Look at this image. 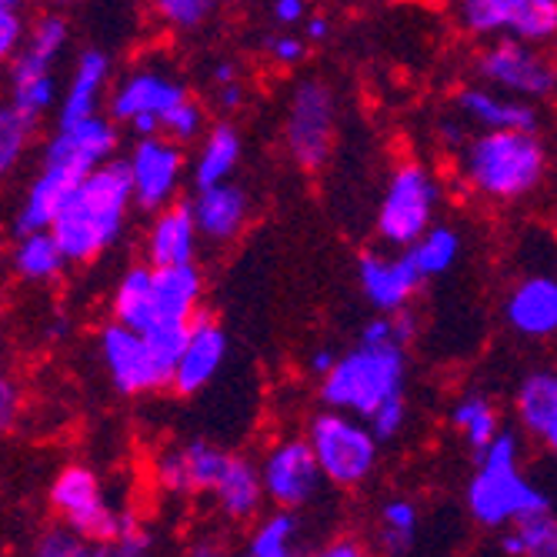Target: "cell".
I'll list each match as a JSON object with an SVG mask.
<instances>
[{"mask_svg": "<svg viewBox=\"0 0 557 557\" xmlns=\"http://www.w3.org/2000/svg\"><path fill=\"white\" fill-rule=\"evenodd\" d=\"M314 557H368V550L358 544V541H334V544H327L324 550H318Z\"/></svg>", "mask_w": 557, "mask_h": 557, "instance_id": "cell-48", "label": "cell"}, {"mask_svg": "<svg viewBox=\"0 0 557 557\" xmlns=\"http://www.w3.org/2000/svg\"><path fill=\"white\" fill-rule=\"evenodd\" d=\"M461 184L487 205H515L547 177V147L537 131H478L454 150Z\"/></svg>", "mask_w": 557, "mask_h": 557, "instance_id": "cell-1", "label": "cell"}, {"mask_svg": "<svg viewBox=\"0 0 557 557\" xmlns=\"http://www.w3.org/2000/svg\"><path fill=\"white\" fill-rule=\"evenodd\" d=\"M408 258L414 261V268L424 274V281L447 274L461 258V234L454 227L434 224L428 234H421V240H414L408 247Z\"/></svg>", "mask_w": 557, "mask_h": 557, "instance_id": "cell-32", "label": "cell"}, {"mask_svg": "<svg viewBox=\"0 0 557 557\" xmlns=\"http://www.w3.org/2000/svg\"><path fill=\"white\" fill-rule=\"evenodd\" d=\"M124 164L131 174L137 211L158 214L177 200V190H181V181L187 171V158H184L181 140H174L168 134L134 137Z\"/></svg>", "mask_w": 557, "mask_h": 557, "instance_id": "cell-11", "label": "cell"}, {"mask_svg": "<svg viewBox=\"0 0 557 557\" xmlns=\"http://www.w3.org/2000/svg\"><path fill=\"white\" fill-rule=\"evenodd\" d=\"M458 24L481 40L521 37L547 47L557 40V0H458Z\"/></svg>", "mask_w": 557, "mask_h": 557, "instance_id": "cell-10", "label": "cell"}, {"mask_svg": "<svg viewBox=\"0 0 557 557\" xmlns=\"http://www.w3.org/2000/svg\"><path fill=\"white\" fill-rule=\"evenodd\" d=\"M454 111L481 131H537L541 114L534 100L504 94L491 84H468L454 94Z\"/></svg>", "mask_w": 557, "mask_h": 557, "instance_id": "cell-18", "label": "cell"}, {"mask_svg": "<svg viewBox=\"0 0 557 557\" xmlns=\"http://www.w3.org/2000/svg\"><path fill=\"white\" fill-rule=\"evenodd\" d=\"M240 158H244L240 131H237L234 124H227V121L211 124L208 134L200 137L197 158H194V164H190L194 190H197V187H214V184L234 181V174H237V168H240Z\"/></svg>", "mask_w": 557, "mask_h": 557, "instance_id": "cell-27", "label": "cell"}, {"mask_svg": "<svg viewBox=\"0 0 557 557\" xmlns=\"http://www.w3.org/2000/svg\"><path fill=\"white\" fill-rule=\"evenodd\" d=\"M11 264L24 284H54L71 261L54 231H30V234H17Z\"/></svg>", "mask_w": 557, "mask_h": 557, "instance_id": "cell-28", "label": "cell"}, {"mask_svg": "<svg viewBox=\"0 0 557 557\" xmlns=\"http://www.w3.org/2000/svg\"><path fill=\"white\" fill-rule=\"evenodd\" d=\"M504 318L524 337L557 334V277L524 274L504 297Z\"/></svg>", "mask_w": 557, "mask_h": 557, "instance_id": "cell-22", "label": "cell"}, {"mask_svg": "<svg viewBox=\"0 0 557 557\" xmlns=\"http://www.w3.org/2000/svg\"><path fill=\"white\" fill-rule=\"evenodd\" d=\"M190 557H224L214 544H197L194 550H190Z\"/></svg>", "mask_w": 557, "mask_h": 557, "instance_id": "cell-53", "label": "cell"}, {"mask_svg": "<svg viewBox=\"0 0 557 557\" xmlns=\"http://www.w3.org/2000/svg\"><path fill=\"white\" fill-rule=\"evenodd\" d=\"M111 311L117 324H127L134 331H150L158 311H154V264H131L111 297Z\"/></svg>", "mask_w": 557, "mask_h": 557, "instance_id": "cell-29", "label": "cell"}, {"mask_svg": "<svg viewBox=\"0 0 557 557\" xmlns=\"http://www.w3.org/2000/svg\"><path fill=\"white\" fill-rule=\"evenodd\" d=\"M154 324H194V318L205 311V274L197 261L154 268Z\"/></svg>", "mask_w": 557, "mask_h": 557, "instance_id": "cell-25", "label": "cell"}, {"mask_svg": "<svg viewBox=\"0 0 557 557\" xmlns=\"http://www.w3.org/2000/svg\"><path fill=\"white\" fill-rule=\"evenodd\" d=\"M414 528H418V511L411 508V504L408 500H391L384 508V534H381L384 550L391 557H400L414 541Z\"/></svg>", "mask_w": 557, "mask_h": 557, "instance_id": "cell-38", "label": "cell"}, {"mask_svg": "<svg viewBox=\"0 0 557 557\" xmlns=\"http://www.w3.org/2000/svg\"><path fill=\"white\" fill-rule=\"evenodd\" d=\"M111 84V54L100 47L81 50V58L71 71V81L61 94L58 104V124H81L94 114H100V97Z\"/></svg>", "mask_w": 557, "mask_h": 557, "instance_id": "cell-23", "label": "cell"}, {"mask_svg": "<svg viewBox=\"0 0 557 557\" xmlns=\"http://www.w3.org/2000/svg\"><path fill=\"white\" fill-rule=\"evenodd\" d=\"M164 134L174 137V140H181V144L205 137V134H208V111H205V104H200V100L190 94V97L184 100V104L168 117Z\"/></svg>", "mask_w": 557, "mask_h": 557, "instance_id": "cell-40", "label": "cell"}, {"mask_svg": "<svg viewBox=\"0 0 557 557\" xmlns=\"http://www.w3.org/2000/svg\"><path fill=\"white\" fill-rule=\"evenodd\" d=\"M337 137V97L327 81L308 77L290 90L284 114V147L300 171H324Z\"/></svg>", "mask_w": 557, "mask_h": 557, "instance_id": "cell-6", "label": "cell"}, {"mask_svg": "<svg viewBox=\"0 0 557 557\" xmlns=\"http://www.w3.org/2000/svg\"><path fill=\"white\" fill-rule=\"evenodd\" d=\"M515 531L521 534V557H557V521L547 518V511L518 521Z\"/></svg>", "mask_w": 557, "mask_h": 557, "instance_id": "cell-39", "label": "cell"}, {"mask_svg": "<svg viewBox=\"0 0 557 557\" xmlns=\"http://www.w3.org/2000/svg\"><path fill=\"white\" fill-rule=\"evenodd\" d=\"M234 81H240V77H237V64L221 61V64L211 67V84H214V87H224V84H234Z\"/></svg>", "mask_w": 557, "mask_h": 557, "instance_id": "cell-52", "label": "cell"}, {"mask_svg": "<svg viewBox=\"0 0 557 557\" xmlns=\"http://www.w3.org/2000/svg\"><path fill=\"white\" fill-rule=\"evenodd\" d=\"M37 124L27 121L24 114H17L11 104H4L0 111V171L4 174H14V168L24 161L30 140L37 137Z\"/></svg>", "mask_w": 557, "mask_h": 557, "instance_id": "cell-35", "label": "cell"}, {"mask_svg": "<svg viewBox=\"0 0 557 557\" xmlns=\"http://www.w3.org/2000/svg\"><path fill=\"white\" fill-rule=\"evenodd\" d=\"M481 84H491L521 100H547L557 90V64L544 44L521 37H491L474 58Z\"/></svg>", "mask_w": 557, "mask_h": 557, "instance_id": "cell-8", "label": "cell"}, {"mask_svg": "<svg viewBox=\"0 0 557 557\" xmlns=\"http://www.w3.org/2000/svg\"><path fill=\"white\" fill-rule=\"evenodd\" d=\"M404 374L408 358L400 344H354L341 354L334 371L321 377V400L327 408L350 411L358 418H371L381 404L394 394H404Z\"/></svg>", "mask_w": 557, "mask_h": 557, "instance_id": "cell-3", "label": "cell"}, {"mask_svg": "<svg viewBox=\"0 0 557 557\" xmlns=\"http://www.w3.org/2000/svg\"><path fill=\"white\" fill-rule=\"evenodd\" d=\"M358 341H361V344H374V347H381V344H400V341H397V331H394V314H377V318H371V321L361 327ZM400 347H404V344H400Z\"/></svg>", "mask_w": 557, "mask_h": 557, "instance_id": "cell-45", "label": "cell"}, {"mask_svg": "<svg viewBox=\"0 0 557 557\" xmlns=\"http://www.w3.org/2000/svg\"><path fill=\"white\" fill-rule=\"evenodd\" d=\"M227 358V334L224 327L218 324V318L211 311H200L190 324V334H187V344H184V354L177 361V371H174V391L190 397L197 391H205L221 364Z\"/></svg>", "mask_w": 557, "mask_h": 557, "instance_id": "cell-19", "label": "cell"}, {"mask_svg": "<svg viewBox=\"0 0 557 557\" xmlns=\"http://www.w3.org/2000/svg\"><path fill=\"white\" fill-rule=\"evenodd\" d=\"M261 491H264V474H258V468L250 461L231 454L218 484H214L221 508L231 518H250L258 511V504H261Z\"/></svg>", "mask_w": 557, "mask_h": 557, "instance_id": "cell-31", "label": "cell"}, {"mask_svg": "<svg viewBox=\"0 0 557 557\" xmlns=\"http://www.w3.org/2000/svg\"><path fill=\"white\" fill-rule=\"evenodd\" d=\"M30 0H0V11H27Z\"/></svg>", "mask_w": 557, "mask_h": 557, "instance_id": "cell-54", "label": "cell"}, {"mask_svg": "<svg viewBox=\"0 0 557 557\" xmlns=\"http://www.w3.org/2000/svg\"><path fill=\"white\" fill-rule=\"evenodd\" d=\"M131 208H137L131 174L127 164L114 158L77 184L50 231L71 264H90L121 240Z\"/></svg>", "mask_w": 557, "mask_h": 557, "instance_id": "cell-2", "label": "cell"}, {"mask_svg": "<svg viewBox=\"0 0 557 557\" xmlns=\"http://www.w3.org/2000/svg\"><path fill=\"white\" fill-rule=\"evenodd\" d=\"M255 557H297V521L294 515H274L268 518L255 541H250Z\"/></svg>", "mask_w": 557, "mask_h": 557, "instance_id": "cell-37", "label": "cell"}, {"mask_svg": "<svg viewBox=\"0 0 557 557\" xmlns=\"http://www.w3.org/2000/svg\"><path fill=\"white\" fill-rule=\"evenodd\" d=\"M358 284L377 314H397L411 308V300L424 287V274L414 268L408 250H397V255L364 250L358 258Z\"/></svg>", "mask_w": 557, "mask_h": 557, "instance_id": "cell-14", "label": "cell"}, {"mask_svg": "<svg viewBox=\"0 0 557 557\" xmlns=\"http://www.w3.org/2000/svg\"><path fill=\"white\" fill-rule=\"evenodd\" d=\"M437 200H441V187L421 161L397 164L384 184L377 218H374V231L381 244H387L391 250H408L414 240H421V234L434 227Z\"/></svg>", "mask_w": 557, "mask_h": 557, "instance_id": "cell-5", "label": "cell"}, {"mask_svg": "<svg viewBox=\"0 0 557 557\" xmlns=\"http://www.w3.org/2000/svg\"><path fill=\"white\" fill-rule=\"evenodd\" d=\"M34 557H111V547L104 541H90L81 531L67 528H50L40 534Z\"/></svg>", "mask_w": 557, "mask_h": 557, "instance_id": "cell-36", "label": "cell"}, {"mask_svg": "<svg viewBox=\"0 0 557 557\" xmlns=\"http://www.w3.org/2000/svg\"><path fill=\"white\" fill-rule=\"evenodd\" d=\"M221 0H147L150 14H154L168 30L174 34H194L218 14Z\"/></svg>", "mask_w": 557, "mask_h": 557, "instance_id": "cell-34", "label": "cell"}, {"mask_svg": "<svg viewBox=\"0 0 557 557\" xmlns=\"http://www.w3.org/2000/svg\"><path fill=\"white\" fill-rule=\"evenodd\" d=\"M87 174L71 168V164H58V161H40L34 181L24 190V200L14 218V234H30V231H50L58 221V214L64 211V205L71 200V194L77 190V184Z\"/></svg>", "mask_w": 557, "mask_h": 557, "instance_id": "cell-17", "label": "cell"}, {"mask_svg": "<svg viewBox=\"0 0 557 557\" xmlns=\"http://www.w3.org/2000/svg\"><path fill=\"white\" fill-rule=\"evenodd\" d=\"M247 557H255V554H247Z\"/></svg>", "mask_w": 557, "mask_h": 557, "instance_id": "cell-56", "label": "cell"}, {"mask_svg": "<svg viewBox=\"0 0 557 557\" xmlns=\"http://www.w3.org/2000/svg\"><path fill=\"white\" fill-rule=\"evenodd\" d=\"M147 237H144V261L154 268H174V264H194L200 247V227L194 218L190 200H174L171 208L150 214Z\"/></svg>", "mask_w": 557, "mask_h": 557, "instance_id": "cell-20", "label": "cell"}, {"mask_svg": "<svg viewBox=\"0 0 557 557\" xmlns=\"http://www.w3.org/2000/svg\"><path fill=\"white\" fill-rule=\"evenodd\" d=\"M111 557H150V534L144 528H137V521L131 518L124 534L114 541Z\"/></svg>", "mask_w": 557, "mask_h": 557, "instance_id": "cell-44", "label": "cell"}, {"mask_svg": "<svg viewBox=\"0 0 557 557\" xmlns=\"http://www.w3.org/2000/svg\"><path fill=\"white\" fill-rule=\"evenodd\" d=\"M190 97L187 84L171 74L168 67L144 64L127 71L108 100V114L124 124L134 137H154L164 134L168 117Z\"/></svg>", "mask_w": 557, "mask_h": 557, "instance_id": "cell-7", "label": "cell"}, {"mask_svg": "<svg viewBox=\"0 0 557 557\" xmlns=\"http://www.w3.org/2000/svg\"><path fill=\"white\" fill-rule=\"evenodd\" d=\"M521 424L544 444L557 434V371H534L518 387Z\"/></svg>", "mask_w": 557, "mask_h": 557, "instance_id": "cell-30", "label": "cell"}, {"mask_svg": "<svg viewBox=\"0 0 557 557\" xmlns=\"http://www.w3.org/2000/svg\"><path fill=\"white\" fill-rule=\"evenodd\" d=\"M321 461L311 441H284L277 444L264 461V491L281 508H300L321 487Z\"/></svg>", "mask_w": 557, "mask_h": 557, "instance_id": "cell-16", "label": "cell"}, {"mask_svg": "<svg viewBox=\"0 0 557 557\" xmlns=\"http://www.w3.org/2000/svg\"><path fill=\"white\" fill-rule=\"evenodd\" d=\"M67 40H71V24L58 11H47V14L34 17L24 44L11 58V84L54 74V64L67 50Z\"/></svg>", "mask_w": 557, "mask_h": 557, "instance_id": "cell-24", "label": "cell"}, {"mask_svg": "<svg viewBox=\"0 0 557 557\" xmlns=\"http://www.w3.org/2000/svg\"><path fill=\"white\" fill-rule=\"evenodd\" d=\"M327 34H331V24H327V17H321V14L308 17V24H304V37H308L311 44L327 40Z\"/></svg>", "mask_w": 557, "mask_h": 557, "instance_id": "cell-51", "label": "cell"}, {"mask_svg": "<svg viewBox=\"0 0 557 557\" xmlns=\"http://www.w3.org/2000/svg\"><path fill=\"white\" fill-rule=\"evenodd\" d=\"M231 454L208 441H190L158 461V481L168 491H214Z\"/></svg>", "mask_w": 557, "mask_h": 557, "instance_id": "cell-26", "label": "cell"}, {"mask_svg": "<svg viewBox=\"0 0 557 557\" xmlns=\"http://www.w3.org/2000/svg\"><path fill=\"white\" fill-rule=\"evenodd\" d=\"M190 208L200 227V237L211 244H231L250 221V197L237 181H224L214 187H197Z\"/></svg>", "mask_w": 557, "mask_h": 557, "instance_id": "cell-21", "label": "cell"}, {"mask_svg": "<svg viewBox=\"0 0 557 557\" xmlns=\"http://www.w3.org/2000/svg\"><path fill=\"white\" fill-rule=\"evenodd\" d=\"M308 441L321 461V471L331 484L354 487L361 484L377 461V434L371 424L358 421V414L327 408L314 414L308 428Z\"/></svg>", "mask_w": 557, "mask_h": 557, "instance_id": "cell-9", "label": "cell"}, {"mask_svg": "<svg viewBox=\"0 0 557 557\" xmlns=\"http://www.w3.org/2000/svg\"><path fill=\"white\" fill-rule=\"evenodd\" d=\"M100 358H104L108 374L121 394H144V391L171 387V374L158 361L147 334L134 331L127 324L114 321L100 331Z\"/></svg>", "mask_w": 557, "mask_h": 557, "instance_id": "cell-13", "label": "cell"}, {"mask_svg": "<svg viewBox=\"0 0 557 557\" xmlns=\"http://www.w3.org/2000/svg\"><path fill=\"white\" fill-rule=\"evenodd\" d=\"M271 14L284 30H290L297 24H308V0H274Z\"/></svg>", "mask_w": 557, "mask_h": 557, "instance_id": "cell-46", "label": "cell"}, {"mask_svg": "<svg viewBox=\"0 0 557 557\" xmlns=\"http://www.w3.org/2000/svg\"><path fill=\"white\" fill-rule=\"evenodd\" d=\"M214 97H218V104H221L224 111H237V108H240V100H244V84L234 81V84L214 87Z\"/></svg>", "mask_w": 557, "mask_h": 557, "instance_id": "cell-49", "label": "cell"}, {"mask_svg": "<svg viewBox=\"0 0 557 557\" xmlns=\"http://www.w3.org/2000/svg\"><path fill=\"white\" fill-rule=\"evenodd\" d=\"M471 515L487 524L500 528L508 521H524L547 511V497L518 474V437L497 434L494 444L478 458V474L468 487Z\"/></svg>", "mask_w": 557, "mask_h": 557, "instance_id": "cell-4", "label": "cell"}, {"mask_svg": "<svg viewBox=\"0 0 557 557\" xmlns=\"http://www.w3.org/2000/svg\"><path fill=\"white\" fill-rule=\"evenodd\" d=\"M450 424L465 434V441L471 444V450L478 454V458L494 444V437L500 434L497 431V414L491 408V400L481 397V394H468V397H461L458 404H454Z\"/></svg>", "mask_w": 557, "mask_h": 557, "instance_id": "cell-33", "label": "cell"}, {"mask_svg": "<svg viewBox=\"0 0 557 557\" xmlns=\"http://www.w3.org/2000/svg\"><path fill=\"white\" fill-rule=\"evenodd\" d=\"M334 364H337V354H334L331 347L314 350V354H311V361H308L311 374H318V377H327V374L334 371Z\"/></svg>", "mask_w": 557, "mask_h": 557, "instance_id": "cell-50", "label": "cell"}, {"mask_svg": "<svg viewBox=\"0 0 557 557\" xmlns=\"http://www.w3.org/2000/svg\"><path fill=\"white\" fill-rule=\"evenodd\" d=\"M30 24L24 17V11H0V58L11 61L17 54V47L24 44Z\"/></svg>", "mask_w": 557, "mask_h": 557, "instance_id": "cell-43", "label": "cell"}, {"mask_svg": "<svg viewBox=\"0 0 557 557\" xmlns=\"http://www.w3.org/2000/svg\"><path fill=\"white\" fill-rule=\"evenodd\" d=\"M117 121L111 114H94L81 124H54V134L47 137L40 161L71 164L84 174L97 171L100 164L114 161L117 150Z\"/></svg>", "mask_w": 557, "mask_h": 557, "instance_id": "cell-15", "label": "cell"}, {"mask_svg": "<svg viewBox=\"0 0 557 557\" xmlns=\"http://www.w3.org/2000/svg\"><path fill=\"white\" fill-rule=\"evenodd\" d=\"M50 4H58V8H67V4H77V0H50Z\"/></svg>", "mask_w": 557, "mask_h": 557, "instance_id": "cell-55", "label": "cell"}, {"mask_svg": "<svg viewBox=\"0 0 557 557\" xmlns=\"http://www.w3.org/2000/svg\"><path fill=\"white\" fill-rule=\"evenodd\" d=\"M404 418H408V404H404V394H394V397H387L381 408L368 418V424L377 434V441H391V437L400 434Z\"/></svg>", "mask_w": 557, "mask_h": 557, "instance_id": "cell-41", "label": "cell"}, {"mask_svg": "<svg viewBox=\"0 0 557 557\" xmlns=\"http://www.w3.org/2000/svg\"><path fill=\"white\" fill-rule=\"evenodd\" d=\"M264 50H268V58L277 67H294V64L304 61V54H308V37H297L290 30H281V34L268 37Z\"/></svg>", "mask_w": 557, "mask_h": 557, "instance_id": "cell-42", "label": "cell"}, {"mask_svg": "<svg viewBox=\"0 0 557 557\" xmlns=\"http://www.w3.org/2000/svg\"><path fill=\"white\" fill-rule=\"evenodd\" d=\"M50 504H54L58 515L74 531H81L90 541H104V544L117 541L131 521V515H117L108 508L94 471L77 468V465L58 474L54 487H50Z\"/></svg>", "mask_w": 557, "mask_h": 557, "instance_id": "cell-12", "label": "cell"}, {"mask_svg": "<svg viewBox=\"0 0 557 557\" xmlns=\"http://www.w3.org/2000/svg\"><path fill=\"white\" fill-rule=\"evenodd\" d=\"M17 404H21L17 387H14V381H11V377H4V381H0V424H4V428H14Z\"/></svg>", "mask_w": 557, "mask_h": 557, "instance_id": "cell-47", "label": "cell"}]
</instances>
